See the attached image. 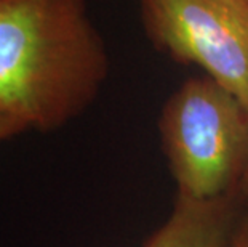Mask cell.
<instances>
[{
  "mask_svg": "<svg viewBox=\"0 0 248 247\" xmlns=\"http://www.w3.org/2000/svg\"><path fill=\"white\" fill-rule=\"evenodd\" d=\"M109 72L87 0H0V109L51 132L93 103Z\"/></svg>",
  "mask_w": 248,
  "mask_h": 247,
  "instance_id": "cell-1",
  "label": "cell"
},
{
  "mask_svg": "<svg viewBox=\"0 0 248 247\" xmlns=\"http://www.w3.org/2000/svg\"><path fill=\"white\" fill-rule=\"evenodd\" d=\"M163 149L179 196L215 201L248 167V109L208 76L191 77L160 114Z\"/></svg>",
  "mask_w": 248,
  "mask_h": 247,
  "instance_id": "cell-2",
  "label": "cell"
},
{
  "mask_svg": "<svg viewBox=\"0 0 248 247\" xmlns=\"http://www.w3.org/2000/svg\"><path fill=\"white\" fill-rule=\"evenodd\" d=\"M149 40L202 67L248 109V0H140Z\"/></svg>",
  "mask_w": 248,
  "mask_h": 247,
  "instance_id": "cell-3",
  "label": "cell"
},
{
  "mask_svg": "<svg viewBox=\"0 0 248 247\" xmlns=\"http://www.w3.org/2000/svg\"><path fill=\"white\" fill-rule=\"evenodd\" d=\"M228 210L223 199L194 201L179 196L170 218L146 247H226Z\"/></svg>",
  "mask_w": 248,
  "mask_h": 247,
  "instance_id": "cell-4",
  "label": "cell"
},
{
  "mask_svg": "<svg viewBox=\"0 0 248 247\" xmlns=\"http://www.w3.org/2000/svg\"><path fill=\"white\" fill-rule=\"evenodd\" d=\"M29 127L16 115L0 109V141H5L13 136L28 132Z\"/></svg>",
  "mask_w": 248,
  "mask_h": 247,
  "instance_id": "cell-5",
  "label": "cell"
},
{
  "mask_svg": "<svg viewBox=\"0 0 248 247\" xmlns=\"http://www.w3.org/2000/svg\"><path fill=\"white\" fill-rule=\"evenodd\" d=\"M244 186H245V193H247V196H248V167H247V170L244 173Z\"/></svg>",
  "mask_w": 248,
  "mask_h": 247,
  "instance_id": "cell-6",
  "label": "cell"
},
{
  "mask_svg": "<svg viewBox=\"0 0 248 247\" xmlns=\"http://www.w3.org/2000/svg\"><path fill=\"white\" fill-rule=\"evenodd\" d=\"M237 247H248V239H245L244 243H240V244L237 246Z\"/></svg>",
  "mask_w": 248,
  "mask_h": 247,
  "instance_id": "cell-7",
  "label": "cell"
}]
</instances>
